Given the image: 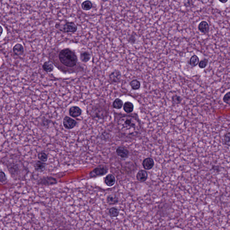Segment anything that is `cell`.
<instances>
[{"label":"cell","mask_w":230,"mask_h":230,"mask_svg":"<svg viewBox=\"0 0 230 230\" xmlns=\"http://www.w3.org/2000/svg\"><path fill=\"white\" fill-rule=\"evenodd\" d=\"M58 59L62 65L68 68H73L77 65L78 58L77 55L69 48L62 49L58 56Z\"/></svg>","instance_id":"obj_1"},{"label":"cell","mask_w":230,"mask_h":230,"mask_svg":"<svg viewBox=\"0 0 230 230\" xmlns=\"http://www.w3.org/2000/svg\"><path fill=\"white\" fill-rule=\"evenodd\" d=\"M118 123L120 130L128 134L133 133L138 127L137 120L132 116H123L119 120Z\"/></svg>","instance_id":"obj_2"},{"label":"cell","mask_w":230,"mask_h":230,"mask_svg":"<svg viewBox=\"0 0 230 230\" xmlns=\"http://www.w3.org/2000/svg\"><path fill=\"white\" fill-rule=\"evenodd\" d=\"M55 27L57 29L59 30L60 31L65 33H74L77 30V26L74 23L72 22H66L63 25H61L58 23L56 24Z\"/></svg>","instance_id":"obj_3"},{"label":"cell","mask_w":230,"mask_h":230,"mask_svg":"<svg viewBox=\"0 0 230 230\" xmlns=\"http://www.w3.org/2000/svg\"><path fill=\"white\" fill-rule=\"evenodd\" d=\"M107 171L108 169L106 167H97L90 172L89 177L91 178H94L103 176L107 173Z\"/></svg>","instance_id":"obj_4"},{"label":"cell","mask_w":230,"mask_h":230,"mask_svg":"<svg viewBox=\"0 0 230 230\" xmlns=\"http://www.w3.org/2000/svg\"><path fill=\"white\" fill-rule=\"evenodd\" d=\"M57 183L56 179L52 177H44L41 178L38 182V184L42 186L54 185Z\"/></svg>","instance_id":"obj_5"},{"label":"cell","mask_w":230,"mask_h":230,"mask_svg":"<svg viewBox=\"0 0 230 230\" xmlns=\"http://www.w3.org/2000/svg\"><path fill=\"white\" fill-rule=\"evenodd\" d=\"M77 122L69 116H66L63 120V126L67 130H71L76 126Z\"/></svg>","instance_id":"obj_6"},{"label":"cell","mask_w":230,"mask_h":230,"mask_svg":"<svg viewBox=\"0 0 230 230\" xmlns=\"http://www.w3.org/2000/svg\"><path fill=\"white\" fill-rule=\"evenodd\" d=\"M198 28L199 30L203 34H207L209 32V25L206 21H202L198 25Z\"/></svg>","instance_id":"obj_7"},{"label":"cell","mask_w":230,"mask_h":230,"mask_svg":"<svg viewBox=\"0 0 230 230\" xmlns=\"http://www.w3.org/2000/svg\"><path fill=\"white\" fill-rule=\"evenodd\" d=\"M69 114L72 117L76 118L81 115L82 110L81 109L78 107H72L69 109Z\"/></svg>","instance_id":"obj_8"},{"label":"cell","mask_w":230,"mask_h":230,"mask_svg":"<svg viewBox=\"0 0 230 230\" xmlns=\"http://www.w3.org/2000/svg\"><path fill=\"white\" fill-rule=\"evenodd\" d=\"M116 153L117 156L122 158H127L129 156L128 150L123 147H118L116 149Z\"/></svg>","instance_id":"obj_9"},{"label":"cell","mask_w":230,"mask_h":230,"mask_svg":"<svg viewBox=\"0 0 230 230\" xmlns=\"http://www.w3.org/2000/svg\"><path fill=\"white\" fill-rule=\"evenodd\" d=\"M142 165L144 169L149 170L152 169L154 165L153 160L152 158L148 157L145 159L142 162Z\"/></svg>","instance_id":"obj_10"},{"label":"cell","mask_w":230,"mask_h":230,"mask_svg":"<svg viewBox=\"0 0 230 230\" xmlns=\"http://www.w3.org/2000/svg\"><path fill=\"white\" fill-rule=\"evenodd\" d=\"M47 167V164L45 162L39 160L36 161L34 165L35 170L38 173H42L45 171Z\"/></svg>","instance_id":"obj_11"},{"label":"cell","mask_w":230,"mask_h":230,"mask_svg":"<svg viewBox=\"0 0 230 230\" xmlns=\"http://www.w3.org/2000/svg\"><path fill=\"white\" fill-rule=\"evenodd\" d=\"M148 177V173L147 171L144 170H141L138 171L136 175L137 179L140 182H144L146 181Z\"/></svg>","instance_id":"obj_12"},{"label":"cell","mask_w":230,"mask_h":230,"mask_svg":"<svg viewBox=\"0 0 230 230\" xmlns=\"http://www.w3.org/2000/svg\"><path fill=\"white\" fill-rule=\"evenodd\" d=\"M116 181L115 177L111 174L107 175L104 179V182L108 187H112L114 185Z\"/></svg>","instance_id":"obj_13"},{"label":"cell","mask_w":230,"mask_h":230,"mask_svg":"<svg viewBox=\"0 0 230 230\" xmlns=\"http://www.w3.org/2000/svg\"><path fill=\"white\" fill-rule=\"evenodd\" d=\"M13 53L17 56H20L23 55L24 53V48L23 46L20 43L16 44L13 47Z\"/></svg>","instance_id":"obj_14"},{"label":"cell","mask_w":230,"mask_h":230,"mask_svg":"<svg viewBox=\"0 0 230 230\" xmlns=\"http://www.w3.org/2000/svg\"><path fill=\"white\" fill-rule=\"evenodd\" d=\"M42 68L44 71L47 73H51L52 72L54 69L53 65L50 61H46L43 63Z\"/></svg>","instance_id":"obj_15"},{"label":"cell","mask_w":230,"mask_h":230,"mask_svg":"<svg viewBox=\"0 0 230 230\" xmlns=\"http://www.w3.org/2000/svg\"><path fill=\"white\" fill-rule=\"evenodd\" d=\"M134 108V106L131 102L127 101L124 104L123 109L125 112L127 113L132 112Z\"/></svg>","instance_id":"obj_16"},{"label":"cell","mask_w":230,"mask_h":230,"mask_svg":"<svg viewBox=\"0 0 230 230\" xmlns=\"http://www.w3.org/2000/svg\"><path fill=\"white\" fill-rule=\"evenodd\" d=\"M200 59L196 55H193L190 57L189 63L190 65L192 67H195L199 64Z\"/></svg>","instance_id":"obj_17"},{"label":"cell","mask_w":230,"mask_h":230,"mask_svg":"<svg viewBox=\"0 0 230 230\" xmlns=\"http://www.w3.org/2000/svg\"><path fill=\"white\" fill-rule=\"evenodd\" d=\"M91 58V55L87 51H82L81 53L80 59L82 62H86Z\"/></svg>","instance_id":"obj_18"},{"label":"cell","mask_w":230,"mask_h":230,"mask_svg":"<svg viewBox=\"0 0 230 230\" xmlns=\"http://www.w3.org/2000/svg\"><path fill=\"white\" fill-rule=\"evenodd\" d=\"M121 74L118 71H115L110 75V78L114 82H117L120 80Z\"/></svg>","instance_id":"obj_19"},{"label":"cell","mask_w":230,"mask_h":230,"mask_svg":"<svg viewBox=\"0 0 230 230\" xmlns=\"http://www.w3.org/2000/svg\"><path fill=\"white\" fill-rule=\"evenodd\" d=\"M92 7V4L90 1H85L81 4V8L84 10L88 11L90 10Z\"/></svg>","instance_id":"obj_20"},{"label":"cell","mask_w":230,"mask_h":230,"mask_svg":"<svg viewBox=\"0 0 230 230\" xmlns=\"http://www.w3.org/2000/svg\"><path fill=\"white\" fill-rule=\"evenodd\" d=\"M130 85L134 90H137L140 88L141 84L137 80H134L130 82Z\"/></svg>","instance_id":"obj_21"},{"label":"cell","mask_w":230,"mask_h":230,"mask_svg":"<svg viewBox=\"0 0 230 230\" xmlns=\"http://www.w3.org/2000/svg\"><path fill=\"white\" fill-rule=\"evenodd\" d=\"M123 105V102L121 99H115V100L113 102L112 106L114 108L116 109H120L122 107Z\"/></svg>","instance_id":"obj_22"},{"label":"cell","mask_w":230,"mask_h":230,"mask_svg":"<svg viewBox=\"0 0 230 230\" xmlns=\"http://www.w3.org/2000/svg\"><path fill=\"white\" fill-rule=\"evenodd\" d=\"M38 159L40 161L43 162H46L48 160V156L46 153L43 152H41L38 154L37 155Z\"/></svg>","instance_id":"obj_23"},{"label":"cell","mask_w":230,"mask_h":230,"mask_svg":"<svg viewBox=\"0 0 230 230\" xmlns=\"http://www.w3.org/2000/svg\"><path fill=\"white\" fill-rule=\"evenodd\" d=\"M109 213L111 217H116L119 215L120 211L116 208L113 207L109 210Z\"/></svg>","instance_id":"obj_24"},{"label":"cell","mask_w":230,"mask_h":230,"mask_svg":"<svg viewBox=\"0 0 230 230\" xmlns=\"http://www.w3.org/2000/svg\"><path fill=\"white\" fill-rule=\"evenodd\" d=\"M118 198L115 196H109L107 198V202L109 205H115L118 202Z\"/></svg>","instance_id":"obj_25"},{"label":"cell","mask_w":230,"mask_h":230,"mask_svg":"<svg viewBox=\"0 0 230 230\" xmlns=\"http://www.w3.org/2000/svg\"><path fill=\"white\" fill-rule=\"evenodd\" d=\"M224 143L225 145L230 147V132H227L224 135Z\"/></svg>","instance_id":"obj_26"},{"label":"cell","mask_w":230,"mask_h":230,"mask_svg":"<svg viewBox=\"0 0 230 230\" xmlns=\"http://www.w3.org/2000/svg\"><path fill=\"white\" fill-rule=\"evenodd\" d=\"M209 60L207 58H204V59H202L201 61H200L199 62V67L201 69H204L207 66L208 64Z\"/></svg>","instance_id":"obj_27"},{"label":"cell","mask_w":230,"mask_h":230,"mask_svg":"<svg viewBox=\"0 0 230 230\" xmlns=\"http://www.w3.org/2000/svg\"><path fill=\"white\" fill-rule=\"evenodd\" d=\"M182 101V99L180 96L175 95L172 97V101L175 104H179L181 103Z\"/></svg>","instance_id":"obj_28"},{"label":"cell","mask_w":230,"mask_h":230,"mask_svg":"<svg viewBox=\"0 0 230 230\" xmlns=\"http://www.w3.org/2000/svg\"><path fill=\"white\" fill-rule=\"evenodd\" d=\"M223 102L227 104L230 105V91L227 92L224 95L223 98Z\"/></svg>","instance_id":"obj_29"},{"label":"cell","mask_w":230,"mask_h":230,"mask_svg":"<svg viewBox=\"0 0 230 230\" xmlns=\"http://www.w3.org/2000/svg\"><path fill=\"white\" fill-rule=\"evenodd\" d=\"M0 177H1V183L2 184L6 182V180H7V178H6V174H5L4 172H3L2 171H1Z\"/></svg>","instance_id":"obj_30"},{"label":"cell","mask_w":230,"mask_h":230,"mask_svg":"<svg viewBox=\"0 0 230 230\" xmlns=\"http://www.w3.org/2000/svg\"><path fill=\"white\" fill-rule=\"evenodd\" d=\"M212 169L213 170H214V171L216 170V171H217V172H219L220 170V168H219V166H216V165H213V166L212 167Z\"/></svg>","instance_id":"obj_31"},{"label":"cell","mask_w":230,"mask_h":230,"mask_svg":"<svg viewBox=\"0 0 230 230\" xmlns=\"http://www.w3.org/2000/svg\"><path fill=\"white\" fill-rule=\"evenodd\" d=\"M55 230H71L68 228H65V227H63V228H58L55 229Z\"/></svg>","instance_id":"obj_32"},{"label":"cell","mask_w":230,"mask_h":230,"mask_svg":"<svg viewBox=\"0 0 230 230\" xmlns=\"http://www.w3.org/2000/svg\"><path fill=\"white\" fill-rule=\"evenodd\" d=\"M219 2H220L222 3H226V2H228V0H225V1H219Z\"/></svg>","instance_id":"obj_33"},{"label":"cell","mask_w":230,"mask_h":230,"mask_svg":"<svg viewBox=\"0 0 230 230\" xmlns=\"http://www.w3.org/2000/svg\"><path fill=\"white\" fill-rule=\"evenodd\" d=\"M2 32H3V28H2L1 27V35H2Z\"/></svg>","instance_id":"obj_34"}]
</instances>
